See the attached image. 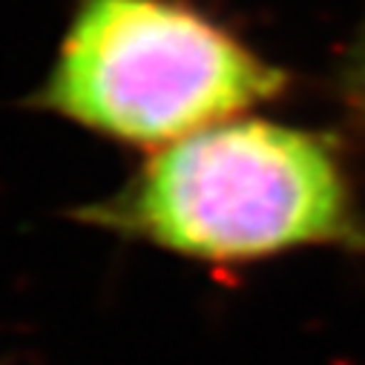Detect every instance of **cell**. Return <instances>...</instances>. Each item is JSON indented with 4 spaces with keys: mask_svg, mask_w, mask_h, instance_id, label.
Segmentation results:
<instances>
[{
    "mask_svg": "<svg viewBox=\"0 0 365 365\" xmlns=\"http://www.w3.org/2000/svg\"><path fill=\"white\" fill-rule=\"evenodd\" d=\"M86 219L216 264L365 242L334 144L264 118H227L153 150L135 178Z\"/></svg>",
    "mask_w": 365,
    "mask_h": 365,
    "instance_id": "obj_1",
    "label": "cell"
},
{
    "mask_svg": "<svg viewBox=\"0 0 365 365\" xmlns=\"http://www.w3.org/2000/svg\"><path fill=\"white\" fill-rule=\"evenodd\" d=\"M285 78L170 0H81L41 101L138 147H167L273 98Z\"/></svg>",
    "mask_w": 365,
    "mask_h": 365,
    "instance_id": "obj_2",
    "label": "cell"
},
{
    "mask_svg": "<svg viewBox=\"0 0 365 365\" xmlns=\"http://www.w3.org/2000/svg\"><path fill=\"white\" fill-rule=\"evenodd\" d=\"M356 78L365 83V41H362V46H359V61H356Z\"/></svg>",
    "mask_w": 365,
    "mask_h": 365,
    "instance_id": "obj_3",
    "label": "cell"
}]
</instances>
